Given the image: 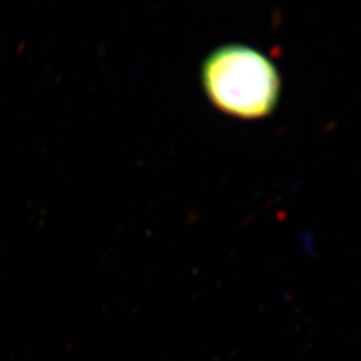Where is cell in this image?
I'll list each match as a JSON object with an SVG mask.
<instances>
[{"label": "cell", "mask_w": 361, "mask_h": 361, "mask_svg": "<svg viewBox=\"0 0 361 361\" xmlns=\"http://www.w3.org/2000/svg\"><path fill=\"white\" fill-rule=\"evenodd\" d=\"M202 80L212 101L226 113L256 118L276 104V69L252 48L226 46L213 51L204 61Z\"/></svg>", "instance_id": "obj_1"}]
</instances>
